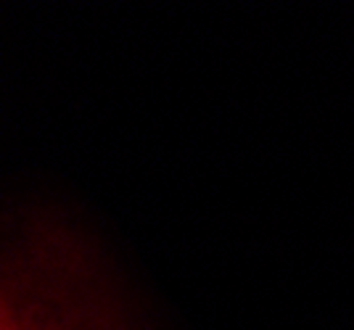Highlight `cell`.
Segmentation results:
<instances>
[{
	"label": "cell",
	"instance_id": "cell-1",
	"mask_svg": "<svg viewBox=\"0 0 354 330\" xmlns=\"http://www.w3.org/2000/svg\"><path fill=\"white\" fill-rule=\"evenodd\" d=\"M3 330H66V328H59V320L37 312L35 307H16L11 299H6V307H3Z\"/></svg>",
	"mask_w": 354,
	"mask_h": 330
}]
</instances>
